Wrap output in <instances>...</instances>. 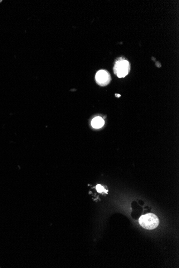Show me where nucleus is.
<instances>
[{
	"instance_id": "5",
	"label": "nucleus",
	"mask_w": 179,
	"mask_h": 268,
	"mask_svg": "<svg viewBox=\"0 0 179 268\" xmlns=\"http://www.w3.org/2000/svg\"><path fill=\"white\" fill-rule=\"evenodd\" d=\"M96 189L97 190L98 192L99 193H102L103 192H105L106 193L108 192V191H106L105 189L101 185H97L96 186Z\"/></svg>"
},
{
	"instance_id": "3",
	"label": "nucleus",
	"mask_w": 179,
	"mask_h": 268,
	"mask_svg": "<svg viewBox=\"0 0 179 268\" xmlns=\"http://www.w3.org/2000/svg\"><path fill=\"white\" fill-rule=\"evenodd\" d=\"M95 79L98 84L101 85H105L108 84L109 81V74L105 70H100L97 73Z\"/></svg>"
},
{
	"instance_id": "1",
	"label": "nucleus",
	"mask_w": 179,
	"mask_h": 268,
	"mask_svg": "<svg viewBox=\"0 0 179 268\" xmlns=\"http://www.w3.org/2000/svg\"><path fill=\"white\" fill-rule=\"evenodd\" d=\"M139 224L147 230H153L156 228L159 224L158 217L153 213H147L142 216L139 219Z\"/></svg>"
},
{
	"instance_id": "4",
	"label": "nucleus",
	"mask_w": 179,
	"mask_h": 268,
	"mask_svg": "<svg viewBox=\"0 0 179 268\" xmlns=\"http://www.w3.org/2000/svg\"><path fill=\"white\" fill-rule=\"evenodd\" d=\"M104 120L101 117H96L92 121L91 125L94 128H100L104 126Z\"/></svg>"
},
{
	"instance_id": "6",
	"label": "nucleus",
	"mask_w": 179,
	"mask_h": 268,
	"mask_svg": "<svg viewBox=\"0 0 179 268\" xmlns=\"http://www.w3.org/2000/svg\"><path fill=\"white\" fill-rule=\"evenodd\" d=\"M2 2V1H0V2Z\"/></svg>"
},
{
	"instance_id": "2",
	"label": "nucleus",
	"mask_w": 179,
	"mask_h": 268,
	"mask_svg": "<svg viewBox=\"0 0 179 268\" xmlns=\"http://www.w3.org/2000/svg\"><path fill=\"white\" fill-rule=\"evenodd\" d=\"M114 69L115 73L119 78L124 77L129 71V63L127 60H119L115 63Z\"/></svg>"
}]
</instances>
